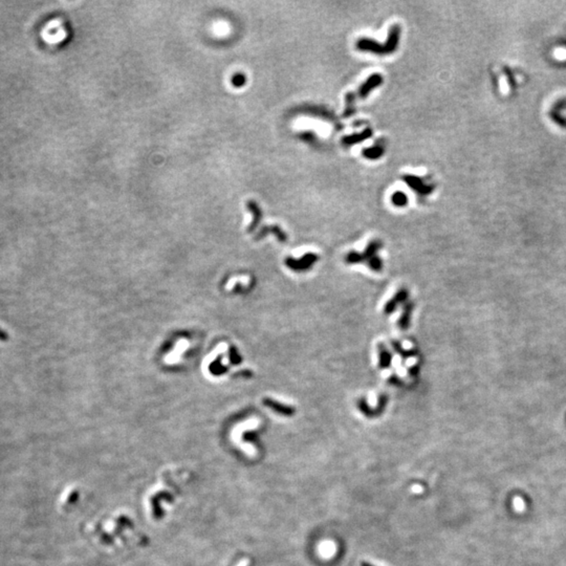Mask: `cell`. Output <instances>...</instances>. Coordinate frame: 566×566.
<instances>
[{
  "mask_svg": "<svg viewBox=\"0 0 566 566\" xmlns=\"http://www.w3.org/2000/svg\"><path fill=\"white\" fill-rule=\"evenodd\" d=\"M401 27L399 26H393L389 30L388 39L385 44H379L377 41H373L371 39H367V38H362L358 41L357 47L361 51H372L378 55H386V53L393 52L397 48V43L400 40Z\"/></svg>",
  "mask_w": 566,
  "mask_h": 566,
  "instance_id": "cell-1",
  "label": "cell"
},
{
  "mask_svg": "<svg viewBox=\"0 0 566 566\" xmlns=\"http://www.w3.org/2000/svg\"><path fill=\"white\" fill-rule=\"evenodd\" d=\"M317 259H318L317 255L308 254V255L303 256L299 260H296L293 258H287L285 263L289 267V269H292L294 271L301 272V271L309 270V267L317 261Z\"/></svg>",
  "mask_w": 566,
  "mask_h": 566,
  "instance_id": "cell-2",
  "label": "cell"
},
{
  "mask_svg": "<svg viewBox=\"0 0 566 566\" xmlns=\"http://www.w3.org/2000/svg\"><path fill=\"white\" fill-rule=\"evenodd\" d=\"M382 82H383V78H382L381 75L379 74L371 75L370 77L366 80V82L363 83V85L360 87V89H359V97L366 98L372 89L380 86Z\"/></svg>",
  "mask_w": 566,
  "mask_h": 566,
  "instance_id": "cell-3",
  "label": "cell"
},
{
  "mask_svg": "<svg viewBox=\"0 0 566 566\" xmlns=\"http://www.w3.org/2000/svg\"><path fill=\"white\" fill-rule=\"evenodd\" d=\"M404 180L408 182L409 186L413 190H415L416 192H418V194L427 195V194H429L433 190L432 186L426 185V183L422 180L418 179V178H415V177H412V175H406V177H404Z\"/></svg>",
  "mask_w": 566,
  "mask_h": 566,
  "instance_id": "cell-4",
  "label": "cell"
},
{
  "mask_svg": "<svg viewBox=\"0 0 566 566\" xmlns=\"http://www.w3.org/2000/svg\"><path fill=\"white\" fill-rule=\"evenodd\" d=\"M264 405L266 407L271 408L272 410H274L275 412L279 413L281 415H284V416H292L295 414V409L290 406H287V405H283L281 403H278L274 400H270V399H266L264 401Z\"/></svg>",
  "mask_w": 566,
  "mask_h": 566,
  "instance_id": "cell-5",
  "label": "cell"
},
{
  "mask_svg": "<svg viewBox=\"0 0 566 566\" xmlns=\"http://www.w3.org/2000/svg\"><path fill=\"white\" fill-rule=\"evenodd\" d=\"M247 206H248V208L250 209V211L253 213V218H254L253 221H252V224L250 225L249 229H248V232H253L257 228L260 219H261L262 214H261V210H260V208H259V206L255 202L250 201V202H248Z\"/></svg>",
  "mask_w": 566,
  "mask_h": 566,
  "instance_id": "cell-6",
  "label": "cell"
},
{
  "mask_svg": "<svg viewBox=\"0 0 566 566\" xmlns=\"http://www.w3.org/2000/svg\"><path fill=\"white\" fill-rule=\"evenodd\" d=\"M371 136V130L370 129H366L365 131H363L362 133H359V134H353V135H349V136H345L342 139V143L345 145V146H351V145H355L360 143L364 140H367L368 137Z\"/></svg>",
  "mask_w": 566,
  "mask_h": 566,
  "instance_id": "cell-7",
  "label": "cell"
},
{
  "mask_svg": "<svg viewBox=\"0 0 566 566\" xmlns=\"http://www.w3.org/2000/svg\"><path fill=\"white\" fill-rule=\"evenodd\" d=\"M269 232H271V233L276 235L277 238H278L280 241H285V240H286V235H285V233L283 232L278 226H272V227H265V228H263L262 230L260 231V233L258 234V236L256 237V239H260V238H261V237L265 236V234L269 233Z\"/></svg>",
  "mask_w": 566,
  "mask_h": 566,
  "instance_id": "cell-8",
  "label": "cell"
},
{
  "mask_svg": "<svg viewBox=\"0 0 566 566\" xmlns=\"http://www.w3.org/2000/svg\"><path fill=\"white\" fill-rule=\"evenodd\" d=\"M407 297H408V293H407L405 289H402L401 292L397 293V295L393 298V299H392L391 301L388 302V304L386 305V308H385V311H386L387 313L392 312V311L395 309L396 305L399 304L400 302L404 301L405 299H406Z\"/></svg>",
  "mask_w": 566,
  "mask_h": 566,
  "instance_id": "cell-9",
  "label": "cell"
},
{
  "mask_svg": "<svg viewBox=\"0 0 566 566\" xmlns=\"http://www.w3.org/2000/svg\"><path fill=\"white\" fill-rule=\"evenodd\" d=\"M391 364V355L384 345H380V366L386 368Z\"/></svg>",
  "mask_w": 566,
  "mask_h": 566,
  "instance_id": "cell-10",
  "label": "cell"
},
{
  "mask_svg": "<svg viewBox=\"0 0 566 566\" xmlns=\"http://www.w3.org/2000/svg\"><path fill=\"white\" fill-rule=\"evenodd\" d=\"M383 154H384L383 148L379 147V146H374V147L367 148V149L363 150L364 156H366L367 158H370V159L379 158L381 155H383Z\"/></svg>",
  "mask_w": 566,
  "mask_h": 566,
  "instance_id": "cell-11",
  "label": "cell"
},
{
  "mask_svg": "<svg viewBox=\"0 0 566 566\" xmlns=\"http://www.w3.org/2000/svg\"><path fill=\"white\" fill-rule=\"evenodd\" d=\"M391 201L392 204L396 206H404L408 204V196L402 192V191H399V192H395L392 195Z\"/></svg>",
  "mask_w": 566,
  "mask_h": 566,
  "instance_id": "cell-12",
  "label": "cell"
},
{
  "mask_svg": "<svg viewBox=\"0 0 566 566\" xmlns=\"http://www.w3.org/2000/svg\"><path fill=\"white\" fill-rule=\"evenodd\" d=\"M355 101H356V96L353 93H349L346 96V108H345V112H344V116L347 117L350 116V114H353L355 112Z\"/></svg>",
  "mask_w": 566,
  "mask_h": 566,
  "instance_id": "cell-13",
  "label": "cell"
},
{
  "mask_svg": "<svg viewBox=\"0 0 566 566\" xmlns=\"http://www.w3.org/2000/svg\"><path fill=\"white\" fill-rule=\"evenodd\" d=\"M412 308H413L412 304L407 305L406 309H405V311H404V313H403V316H402V318H401V320H400L399 325L401 326V328H403V330H406V328H408L409 321H410V313H411V311H412Z\"/></svg>",
  "mask_w": 566,
  "mask_h": 566,
  "instance_id": "cell-14",
  "label": "cell"
},
{
  "mask_svg": "<svg viewBox=\"0 0 566 566\" xmlns=\"http://www.w3.org/2000/svg\"><path fill=\"white\" fill-rule=\"evenodd\" d=\"M232 85L234 87H242L247 82V77L242 73H236L232 77Z\"/></svg>",
  "mask_w": 566,
  "mask_h": 566,
  "instance_id": "cell-15",
  "label": "cell"
},
{
  "mask_svg": "<svg viewBox=\"0 0 566 566\" xmlns=\"http://www.w3.org/2000/svg\"><path fill=\"white\" fill-rule=\"evenodd\" d=\"M513 508L516 512H518V513H522V512L525 510V508H526L525 502L521 498V497H515V498L513 499Z\"/></svg>",
  "mask_w": 566,
  "mask_h": 566,
  "instance_id": "cell-16",
  "label": "cell"
},
{
  "mask_svg": "<svg viewBox=\"0 0 566 566\" xmlns=\"http://www.w3.org/2000/svg\"><path fill=\"white\" fill-rule=\"evenodd\" d=\"M368 262H369V266L371 267V270L376 271V272H380L382 270V267H383L382 260L377 256H374L373 258L368 260Z\"/></svg>",
  "mask_w": 566,
  "mask_h": 566,
  "instance_id": "cell-17",
  "label": "cell"
},
{
  "mask_svg": "<svg viewBox=\"0 0 566 566\" xmlns=\"http://www.w3.org/2000/svg\"><path fill=\"white\" fill-rule=\"evenodd\" d=\"M363 260V257L361 254L356 253V252H351L347 256H346V262L347 263H359L361 262Z\"/></svg>",
  "mask_w": 566,
  "mask_h": 566,
  "instance_id": "cell-18",
  "label": "cell"
},
{
  "mask_svg": "<svg viewBox=\"0 0 566 566\" xmlns=\"http://www.w3.org/2000/svg\"><path fill=\"white\" fill-rule=\"evenodd\" d=\"M232 362H233L234 364H237V363L240 362V357H239L238 354L236 353L235 349H233V353H232Z\"/></svg>",
  "mask_w": 566,
  "mask_h": 566,
  "instance_id": "cell-19",
  "label": "cell"
},
{
  "mask_svg": "<svg viewBox=\"0 0 566 566\" xmlns=\"http://www.w3.org/2000/svg\"><path fill=\"white\" fill-rule=\"evenodd\" d=\"M361 566H374V565H373V564H371V563H369V562L363 561V562L361 563Z\"/></svg>",
  "mask_w": 566,
  "mask_h": 566,
  "instance_id": "cell-20",
  "label": "cell"
}]
</instances>
